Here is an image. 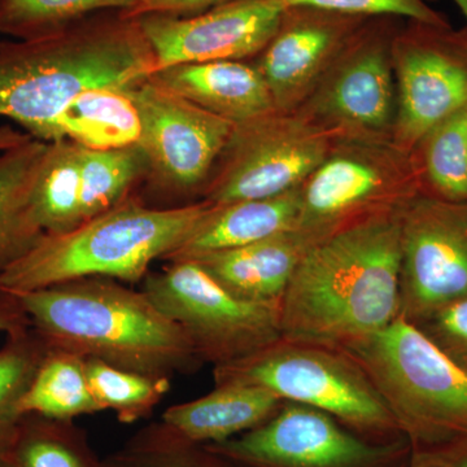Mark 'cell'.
Returning <instances> with one entry per match:
<instances>
[{
    "label": "cell",
    "mask_w": 467,
    "mask_h": 467,
    "mask_svg": "<svg viewBox=\"0 0 467 467\" xmlns=\"http://www.w3.org/2000/svg\"><path fill=\"white\" fill-rule=\"evenodd\" d=\"M401 212L368 218L309 248L282 297L284 339L344 347L401 315Z\"/></svg>",
    "instance_id": "6da1fadb"
},
{
    "label": "cell",
    "mask_w": 467,
    "mask_h": 467,
    "mask_svg": "<svg viewBox=\"0 0 467 467\" xmlns=\"http://www.w3.org/2000/svg\"><path fill=\"white\" fill-rule=\"evenodd\" d=\"M14 294L50 349L153 379L192 374L204 364L183 328L146 292L116 279L86 276Z\"/></svg>",
    "instance_id": "7a4b0ae2"
},
{
    "label": "cell",
    "mask_w": 467,
    "mask_h": 467,
    "mask_svg": "<svg viewBox=\"0 0 467 467\" xmlns=\"http://www.w3.org/2000/svg\"><path fill=\"white\" fill-rule=\"evenodd\" d=\"M138 18L101 12L50 36L0 42V117L42 140L77 95L126 86L155 73Z\"/></svg>",
    "instance_id": "3957f363"
},
{
    "label": "cell",
    "mask_w": 467,
    "mask_h": 467,
    "mask_svg": "<svg viewBox=\"0 0 467 467\" xmlns=\"http://www.w3.org/2000/svg\"><path fill=\"white\" fill-rule=\"evenodd\" d=\"M209 208L204 201L150 207L131 195L70 232L45 234L0 275V287L27 292L86 276L138 284L156 260L167 259L186 241Z\"/></svg>",
    "instance_id": "277c9868"
},
{
    "label": "cell",
    "mask_w": 467,
    "mask_h": 467,
    "mask_svg": "<svg viewBox=\"0 0 467 467\" xmlns=\"http://www.w3.org/2000/svg\"><path fill=\"white\" fill-rule=\"evenodd\" d=\"M344 349L376 386L411 451L467 441V370L413 322L400 315Z\"/></svg>",
    "instance_id": "5b68a950"
},
{
    "label": "cell",
    "mask_w": 467,
    "mask_h": 467,
    "mask_svg": "<svg viewBox=\"0 0 467 467\" xmlns=\"http://www.w3.org/2000/svg\"><path fill=\"white\" fill-rule=\"evenodd\" d=\"M213 373L216 384H254L284 401L325 411L368 441H407L364 370L318 344L282 339L250 358L216 367Z\"/></svg>",
    "instance_id": "8992f818"
},
{
    "label": "cell",
    "mask_w": 467,
    "mask_h": 467,
    "mask_svg": "<svg viewBox=\"0 0 467 467\" xmlns=\"http://www.w3.org/2000/svg\"><path fill=\"white\" fill-rule=\"evenodd\" d=\"M418 195L410 153L392 140L334 138L300 186L297 230L318 242L368 218L402 211Z\"/></svg>",
    "instance_id": "52a82bcc"
},
{
    "label": "cell",
    "mask_w": 467,
    "mask_h": 467,
    "mask_svg": "<svg viewBox=\"0 0 467 467\" xmlns=\"http://www.w3.org/2000/svg\"><path fill=\"white\" fill-rule=\"evenodd\" d=\"M142 284L155 306L183 328L204 364H233L284 339L281 304L236 296L196 261H169Z\"/></svg>",
    "instance_id": "ba28073f"
},
{
    "label": "cell",
    "mask_w": 467,
    "mask_h": 467,
    "mask_svg": "<svg viewBox=\"0 0 467 467\" xmlns=\"http://www.w3.org/2000/svg\"><path fill=\"white\" fill-rule=\"evenodd\" d=\"M404 23L368 18L294 113L334 138L392 140L398 110L392 45Z\"/></svg>",
    "instance_id": "9c48e42d"
},
{
    "label": "cell",
    "mask_w": 467,
    "mask_h": 467,
    "mask_svg": "<svg viewBox=\"0 0 467 467\" xmlns=\"http://www.w3.org/2000/svg\"><path fill=\"white\" fill-rule=\"evenodd\" d=\"M333 140L296 113L273 112L235 125L202 201L223 205L291 192L318 167Z\"/></svg>",
    "instance_id": "30bf717a"
},
{
    "label": "cell",
    "mask_w": 467,
    "mask_h": 467,
    "mask_svg": "<svg viewBox=\"0 0 467 467\" xmlns=\"http://www.w3.org/2000/svg\"><path fill=\"white\" fill-rule=\"evenodd\" d=\"M207 447L251 467H408L411 456L407 441L377 444L325 411L287 401L256 429Z\"/></svg>",
    "instance_id": "8fae6325"
},
{
    "label": "cell",
    "mask_w": 467,
    "mask_h": 467,
    "mask_svg": "<svg viewBox=\"0 0 467 467\" xmlns=\"http://www.w3.org/2000/svg\"><path fill=\"white\" fill-rule=\"evenodd\" d=\"M392 58L398 92L392 142L410 153L430 129L467 106V26L405 20Z\"/></svg>",
    "instance_id": "7c38bea8"
},
{
    "label": "cell",
    "mask_w": 467,
    "mask_h": 467,
    "mask_svg": "<svg viewBox=\"0 0 467 467\" xmlns=\"http://www.w3.org/2000/svg\"><path fill=\"white\" fill-rule=\"evenodd\" d=\"M142 122L138 146L149 161V178L164 192H201L229 143L235 125L213 115L152 78L126 86Z\"/></svg>",
    "instance_id": "4fadbf2b"
},
{
    "label": "cell",
    "mask_w": 467,
    "mask_h": 467,
    "mask_svg": "<svg viewBox=\"0 0 467 467\" xmlns=\"http://www.w3.org/2000/svg\"><path fill=\"white\" fill-rule=\"evenodd\" d=\"M401 316L418 324L467 295V204L418 195L401 212Z\"/></svg>",
    "instance_id": "5bb4252c"
},
{
    "label": "cell",
    "mask_w": 467,
    "mask_h": 467,
    "mask_svg": "<svg viewBox=\"0 0 467 467\" xmlns=\"http://www.w3.org/2000/svg\"><path fill=\"white\" fill-rule=\"evenodd\" d=\"M284 9L275 0H232L193 16L135 18L158 72L175 64L254 60L275 36Z\"/></svg>",
    "instance_id": "9a60e30c"
},
{
    "label": "cell",
    "mask_w": 467,
    "mask_h": 467,
    "mask_svg": "<svg viewBox=\"0 0 467 467\" xmlns=\"http://www.w3.org/2000/svg\"><path fill=\"white\" fill-rule=\"evenodd\" d=\"M368 18L308 5L284 9L275 36L254 58L276 112L299 109Z\"/></svg>",
    "instance_id": "2e32d148"
},
{
    "label": "cell",
    "mask_w": 467,
    "mask_h": 467,
    "mask_svg": "<svg viewBox=\"0 0 467 467\" xmlns=\"http://www.w3.org/2000/svg\"><path fill=\"white\" fill-rule=\"evenodd\" d=\"M150 78L234 125L276 112L265 79L254 61L175 64L158 70Z\"/></svg>",
    "instance_id": "e0dca14e"
},
{
    "label": "cell",
    "mask_w": 467,
    "mask_h": 467,
    "mask_svg": "<svg viewBox=\"0 0 467 467\" xmlns=\"http://www.w3.org/2000/svg\"><path fill=\"white\" fill-rule=\"evenodd\" d=\"M315 243L308 234L295 229L242 247L208 252L187 260L196 261L227 291L242 299L281 304L295 270Z\"/></svg>",
    "instance_id": "ac0fdd59"
},
{
    "label": "cell",
    "mask_w": 467,
    "mask_h": 467,
    "mask_svg": "<svg viewBox=\"0 0 467 467\" xmlns=\"http://www.w3.org/2000/svg\"><path fill=\"white\" fill-rule=\"evenodd\" d=\"M275 393L254 384H217L196 400L173 405L160 423L178 441L196 445L218 444L256 429L284 405Z\"/></svg>",
    "instance_id": "d6986e66"
},
{
    "label": "cell",
    "mask_w": 467,
    "mask_h": 467,
    "mask_svg": "<svg viewBox=\"0 0 467 467\" xmlns=\"http://www.w3.org/2000/svg\"><path fill=\"white\" fill-rule=\"evenodd\" d=\"M300 187L273 198L212 205L186 241L165 259H190L229 250L297 229Z\"/></svg>",
    "instance_id": "ffe728a7"
},
{
    "label": "cell",
    "mask_w": 467,
    "mask_h": 467,
    "mask_svg": "<svg viewBox=\"0 0 467 467\" xmlns=\"http://www.w3.org/2000/svg\"><path fill=\"white\" fill-rule=\"evenodd\" d=\"M126 86H101L77 95L48 126L43 142L69 140L88 150L140 143L142 122Z\"/></svg>",
    "instance_id": "44dd1931"
},
{
    "label": "cell",
    "mask_w": 467,
    "mask_h": 467,
    "mask_svg": "<svg viewBox=\"0 0 467 467\" xmlns=\"http://www.w3.org/2000/svg\"><path fill=\"white\" fill-rule=\"evenodd\" d=\"M48 142L30 140L0 152V275L45 235L34 214V181Z\"/></svg>",
    "instance_id": "7402d4cb"
},
{
    "label": "cell",
    "mask_w": 467,
    "mask_h": 467,
    "mask_svg": "<svg viewBox=\"0 0 467 467\" xmlns=\"http://www.w3.org/2000/svg\"><path fill=\"white\" fill-rule=\"evenodd\" d=\"M410 156L420 195L467 204V106L430 129Z\"/></svg>",
    "instance_id": "603a6c76"
},
{
    "label": "cell",
    "mask_w": 467,
    "mask_h": 467,
    "mask_svg": "<svg viewBox=\"0 0 467 467\" xmlns=\"http://www.w3.org/2000/svg\"><path fill=\"white\" fill-rule=\"evenodd\" d=\"M24 417L39 416L58 420L99 413L85 373V358L64 350L48 348L41 367L20 402Z\"/></svg>",
    "instance_id": "cb8c5ba5"
},
{
    "label": "cell",
    "mask_w": 467,
    "mask_h": 467,
    "mask_svg": "<svg viewBox=\"0 0 467 467\" xmlns=\"http://www.w3.org/2000/svg\"><path fill=\"white\" fill-rule=\"evenodd\" d=\"M34 214L45 234L57 235L82 223L79 147L69 140L48 142L34 181Z\"/></svg>",
    "instance_id": "d4e9b609"
},
{
    "label": "cell",
    "mask_w": 467,
    "mask_h": 467,
    "mask_svg": "<svg viewBox=\"0 0 467 467\" xmlns=\"http://www.w3.org/2000/svg\"><path fill=\"white\" fill-rule=\"evenodd\" d=\"M79 173L85 223L130 198L134 187L149 178L150 167L138 144L112 150L79 147Z\"/></svg>",
    "instance_id": "484cf974"
},
{
    "label": "cell",
    "mask_w": 467,
    "mask_h": 467,
    "mask_svg": "<svg viewBox=\"0 0 467 467\" xmlns=\"http://www.w3.org/2000/svg\"><path fill=\"white\" fill-rule=\"evenodd\" d=\"M15 467H100L84 430L73 420L26 416L7 456Z\"/></svg>",
    "instance_id": "4316f807"
},
{
    "label": "cell",
    "mask_w": 467,
    "mask_h": 467,
    "mask_svg": "<svg viewBox=\"0 0 467 467\" xmlns=\"http://www.w3.org/2000/svg\"><path fill=\"white\" fill-rule=\"evenodd\" d=\"M142 0H0V36L41 38L101 14L133 11Z\"/></svg>",
    "instance_id": "83f0119b"
},
{
    "label": "cell",
    "mask_w": 467,
    "mask_h": 467,
    "mask_svg": "<svg viewBox=\"0 0 467 467\" xmlns=\"http://www.w3.org/2000/svg\"><path fill=\"white\" fill-rule=\"evenodd\" d=\"M48 347L29 327L7 335L0 348V456H7L24 416L20 402L47 355Z\"/></svg>",
    "instance_id": "f1b7e54d"
},
{
    "label": "cell",
    "mask_w": 467,
    "mask_h": 467,
    "mask_svg": "<svg viewBox=\"0 0 467 467\" xmlns=\"http://www.w3.org/2000/svg\"><path fill=\"white\" fill-rule=\"evenodd\" d=\"M85 373L101 411H115L121 423L149 417L171 389V380L140 376L95 358H85Z\"/></svg>",
    "instance_id": "f546056e"
},
{
    "label": "cell",
    "mask_w": 467,
    "mask_h": 467,
    "mask_svg": "<svg viewBox=\"0 0 467 467\" xmlns=\"http://www.w3.org/2000/svg\"><path fill=\"white\" fill-rule=\"evenodd\" d=\"M100 467H251L169 434L161 423L144 427L121 450L101 460Z\"/></svg>",
    "instance_id": "4dcf8cb0"
},
{
    "label": "cell",
    "mask_w": 467,
    "mask_h": 467,
    "mask_svg": "<svg viewBox=\"0 0 467 467\" xmlns=\"http://www.w3.org/2000/svg\"><path fill=\"white\" fill-rule=\"evenodd\" d=\"M281 7L308 5L358 15V16H395L404 20H416L432 26H448L450 20L441 12L430 7L425 0H275Z\"/></svg>",
    "instance_id": "1f68e13d"
},
{
    "label": "cell",
    "mask_w": 467,
    "mask_h": 467,
    "mask_svg": "<svg viewBox=\"0 0 467 467\" xmlns=\"http://www.w3.org/2000/svg\"><path fill=\"white\" fill-rule=\"evenodd\" d=\"M414 325L445 356L467 370V295L445 304Z\"/></svg>",
    "instance_id": "d6a6232c"
},
{
    "label": "cell",
    "mask_w": 467,
    "mask_h": 467,
    "mask_svg": "<svg viewBox=\"0 0 467 467\" xmlns=\"http://www.w3.org/2000/svg\"><path fill=\"white\" fill-rule=\"evenodd\" d=\"M229 2L232 0H142L133 11L126 15L130 17H140L144 15L187 17L202 14Z\"/></svg>",
    "instance_id": "836d02e7"
},
{
    "label": "cell",
    "mask_w": 467,
    "mask_h": 467,
    "mask_svg": "<svg viewBox=\"0 0 467 467\" xmlns=\"http://www.w3.org/2000/svg\"><path fill=\"white\" fill-rule=\"evenodd\" d=\"M408 467H467V441L436 450L411 451Z\"/></svg>",
    "instance_id": "e575fe53"
},
{
    "label": "cell",
    "mask_w": 467,
    "mask_h": 467,
    "mask_svg": "<svg viewBox=\"0 0 467 467\" xmlns=\"http://www.w3.org/2000/svg\"><path fill=\"white\" fill-rule=\"evenodd\" d=\"M30 325L29 316L17 295L0 287V333H16Z\"/></svg>",
    "instance_id": "d590c367"
},
{
    "label": "cell",
    "mask_w": 467,
    "mask_h": 467,
    "mask_svg": "<svg viewBox=\"0 0 467 467\" xmlns=\"http://www.w3.org/2000/svg\"><path fill=\"white\" fill-rule=\"evenodd\" d=\"M30 140H33L32 135L26 133L24 130H18L15 126H0V152L16 147L18 144L26 143Z\"/></svg>",
    "instance_id": "8d00e7d4"
},
{
    "label": "cell",
    "mask_w": 467,
    "mask_h": 467,
    "mask_svg": "<svg viewBox=\"0 0 467 467\" xmlns=\"http://www.w3.org/2000/svg\"><path fill=\"white\" fill-rule=\"evenodd\" d=\"M453 2L456 3L457 7L461 9L467 20V0H453Z\"/></svg>",
    "instance_id": "74e56055"
},
{
    "label": "cell",
    "mask_w": 467,
    "mask_h": 467,
    "mask_svg": "<svg viewBox=\"0 0 467 467\" xmlns=\"http://www.w3.org/2000/svg\"><path fill=\"white\" fill-rule=\"evenodd\" d=\"M0 467H15L12 465L11 462H9L8 459H5V457L0 456Z\"/></svg>",
    "instance_id": "f35d334b"
}]
</instances>
